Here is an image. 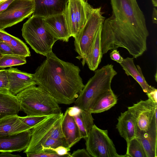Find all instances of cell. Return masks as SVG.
I'll return each instance as SVG.
<instances>
[{"instance_id": "1", "label": "cell", "mask_w": 157, "mask_h": 157, "mask_svg": "<svg viewBox=\"0 0 157 157\" xmlns=\"http://www.w3.org/2000/svg\"><path fill=\"white\" fill-rule=\"evenodd\" d=\"M79 67L58 58L52 51L33 74L36 85L59 104L74 102L84 88Z\"/></svg>"}, {"instance_id": "2", "label": "cell", "mask_w": 157, "mask_h": 157, "mask_svg": "<svg viewBox=\"0 0 157 157\" xmlns=\"http://www.w3.org/2000/svg\"><path fill=\"white\" fill-rule=\"evenodd\" d=\"M20 111L27 116H50L62 113L59 104L48 93L36 85L16 95Z\"/></svg>"}, {"instance_id": "3", "label": "cell", "mask_w": 157, "mask_h": 157, "mask_svg": "<svg viewBox=\"0 0 157 157\" xmlns=\"http://www.w3.org/2000/svg\"><path fill=\"white\" fill-rule=\"evenodd\" d=\"M117 72L112 64H108L95 71L74 102L81 110L89 111L96 100L111 89V84Z\"/></svg>"}, {"instance_id": "4", "label": "cell", "mask_w": 157, "mask_h": 157, "mask_svg": "<svg viewBox=\"0 0 157 157\" xmlns=\"http://www.w3.org/2000/svg\"><path fill=\"white\" fill-rule=\"evenodd\" d=\"M112 16L120 25L147 39L149 35L145 16L136 0H110Z\"/></svg>"}, {"instance_id": "5", "label": "cell", "mask_w": 157, "mask_h": 157, "mask_svg": "<svg viewBox=\"0 0 157 157\" xmlns=\"http://www.w3.org/2000/svg\"><path fill=\"white\" fill-rule=\"evenodd\" d=\"M44 17L32 16L24 23L21 29L26 42L36 53L47 56L52 51L56 39L46 29Z\"/></svg>"}, {"instance_id": "6", "label": "cell", "mask_w": 157, "mask_h": 157, "mask_svg": "<svg viewBox=\"0 0 157 157\" xmlns=\"http://www.w3.org/2000/svg\"><path fill=\"white\" fill-rule=\"evenodd\" d=\"M63 115L62 113L50 115L32 128L30 141L24 152H41V145L46 140L64 138L61 129Z\"/></svg>"}, {"instance_id": "7", "label": "cell", "mask_w": 157, "mask_h": 157, "mask_svg": "<svg viewBox=\"0 0 157 157\" xmlns=\"http://www.w3.org/2000/svg\"><path fill=\"white\" fill-rule=\"evenodd\" d=\"M101 7L94 8L84 25L74 38L75 51L78 55L76 58L83 62L89 53L94 39L98 29L102 26L105 18Z\"/></svg>"}, {"instance_id": "8", "label": "cell", "mask_w": 157, "mask_h": 157, "mask_svg": "<svg viewBox=\"0 0 157 157\" xmlns=\"http://www.w3.org/2000/svg\"><path fill=\"white\" fill-rule=\"evenodd\" d=\"M86 150L92 157H126L117 152L107 130H103L94 124L85 140Z\"/></svg>"}, {"instance_id": "9", "label": "cell", "mask_w": 157, "mask_h": 157, "mask_svg": "<svg viewBox=\"0 0 157 157\" xmlns=\"http://www.w3.org/2000/svg\"><path fill=\"white\" fill-rule=\"evenodd\" d=\"M94 9L87 0H68L64 13L70 37L78 35Z\"/></svg>"}, {"instance_id": "10", "label": "cell", "mask_w": 157, "mask_h": 157, "mask_svg": "<svg viewBox=\"0 0 157 157\" xmlns=\"http://www.w3.org/2000/svg\"><path fill=\"white\" fill-rule=\"evenodd\" d=\"M35 7L34 0H14L0 13V29L4 30L29 17Z\"/></svg>"}, {"instance_id": "11", "label": "cell", "mask_w": 157, "mask_h": 157, "mask_svg": "<svg viewBox=\"0 0 157 157\" xmlns=\"http://www.w3.org/2000/svg\"><path fill=\"white\" fill-rule=\"evenodd\" d=\"M128 109L135 122L136 134L147 132L154 122L157 121V103L149 99L133 104Z\"/></svg>"}, {"instance_id": "12", "label": "cell", "mask_w": 157, "mask_h": 157, "mask_svg": "<svg viewBox=\"0 0 157 157\" xmlns=\"http://www.w3.org/2000/svg\"><path fill=\"white\" fill-rule=\"evenodd\" d=\"M9 80V92L16 95L19 93L36 83L33 74L10 67L7 69Z\"/></svg>"}, {"instance_id": "13", "label": "cell", "mask_w": 157, "mask_h": 157, "mask_svg": "<svg viewBox=\"0 0 157 157\" xmlns=\"http://www.w3.org/2000/svg\"><path fill=\"white\" fill-rule=\"evenodd\" d=\"M44 21L47 30L56 39L68 41L71 37L64 13L44 18Z\"/></svg>"}, {"instance_id": "14", "label": "cell", "mask_w": 157, "mask_h": 157, "mask_svg": "<svg viewBox=\"0 0 157 157\" xmlns=\"http://www.w3.org/2000/svg\"><path fill=\"white\" fill-rule=\"evenodd\" d=\"M31 136V130L9 136H0V152H21L28 147Z\"/></svg>"}, {"instance_id": "15", "label": "cell", "mask_w": 157, "mask_h": 157, "mask_svg": "<svg viewBox=\"0 0 157 157\" xmlns=\"http://www.w3.org/2000/svg\"><path fill=\"white\" fill-rule=\"evenodd\" d=\"M34 16L44 18L63 13L68 0H34Z\"/></svg>"}, {"instance_id": "16", "label": "cell", "mask_w": 157, "mask_h": 157, "mask_svg": "<svg viewBox=\"0 0 157 157\" xmlns=\"http://www.w3.org/2000/svg\"><path fill=\"white\" fill-rule=\"evenodd\" d=\"M31 129L19 118L18 115L0 119V136H9Z\"/></svg>"}, {"instance_id": "17", "label": "cell", "mask_w": 157, "mask_h": 157, "mask_svg": "<svg viewBox=\"0 0 157 157\" xmlns=\"http://www.w3.org/2000/svg\"><path fill=\"white\" fill-rule=\"evenodd\" d=\"M61 129L68 147L70 148L82 139L74 117L69 115L67 109L63 115Z\"/></svg>"}, {"instance_id": "18", "label": "cell", "mask_w": 157, "mask_h": 157, "mask_svg": "<svg viewBox=\"0 0 157 157\" xmlns=\"http://www.w3.org/2000/svg\"><path fill=\"white\" fill-rule=\"evenodd\" d=\"M117 120L116 128L120 136L126 142L136 137V129L135 122L128 109L121 113Z\"/></svg>"}, {"instance_id": "19", "label": "cell", "mask_w": 157, "mask_h": 157, "mask_svg": "<svg viewBox=\"0 0 157 157\" xmlns=\"http://www.w3.org/2000/svg\"><path fill=\"white\" fill-rule=\"evenodd\" d=\"M120 64L126 75L132 77L139 84L144 92L147 93L155 88L148 84L140 66H135L133 58L128 57L124 59Z\"/></svg>"}, {"instance_id": "20", "label": "cell", "mask_w": 157, "mask_h": 157, "mask_svg": "<svg viewBox=\"0 0 157 157\" xmlns=\"http://www.w3.org/2000/svg\"><path fill=\"white\" fill-rule=\"evenodd\" d=\"M102 27L97 32L90 51L82 63L83 66L86 63L91 71H95L101 61L102 55L101 36Z\"/></svg>"}, {"instance_id": "21", "label": "cell", "mask_w": 157, "mask_h": 157, "mask_svg": "<svg viewBox=\"0 0 157 157\" xmlns=\"http://www.w3.org/2000/svg\"><path fill=\"white\" fill-rule=\"evenodd\" d=\"M157 121L153 123L149 130L146 132L136 134L142 143L147 154V157H157Z\"/></svg>"}, {"instance_id": "22", "label": "cell", "mask_w": 157, "mask_h": 157, "mask_svg": "<svg viewBox=\"0 0 157 157\" xmlns=\"http://www.w3.org/2000/svg\"><path fill=\"white\" fill-rule=\"evenodd\" d=\"M20 109L16 96L0 92V119L10 115H18Z\"/></svg>"}, {"instance_id": "23", "label": "cell", "mask_w": 157, "mask_h": 157, "mask_svg": "<svg viewBox=\"0 0 157 157\" xmlns=\"http://www.w3.org/2000/svg\"><path fill=\"white\" fill-rule=\"evenodd\" d=\"M117 97L112 89L104 93L95 101L89 112L92 113H97L106 111L115 105Z\"/></svg>"}, {"instance_id": "24", "label": "cell", "mask_w": 157, "mask_h": 157, "mask_svg": "<svg viewBox=\"0 0 157 157\" xmlns=\"http://www.w3.org/2000/svg\"><path fill=\"white\" fill-rule=\"evenodd\" d=\"M89 111L82 110L78 115L73 117L78 127L81 138L86 140L94 124V119Z\"/></svg>"}, {"instance_id": "25", "label": "cell", "mask_w": 157, "mask_h": 157, "mask_svg": "<svg viewBox=\"0 0 157 157\" xmlns=\"http://www.w3.org/2000/svg\"><path fill=\"white\" fill-rule=\"evenodd\" d=\"M127 144L126 157H147L142 143L137 137L127 142Z\"/></svg>"}, {"instance_id": "26", "label": "cell", "mask_w": 157, "mask_h": 157, "mask_svg": "<svg viewBox=\"0 0 157 157\" xmlns=\"http://www.w3.org/2000/svg\"><path fill=\"white\" fill-rule=\"evenodd\" d=\"M7 44L11 47L14 55L26 58L30 56L29 48L22 40L18 38L13 36L11 41Z\"/></svg>"}, {"instance_id": "27", "label": "cell", "mask_w": 157, "mask_h": 157, "mask_svg": "<svg viewBox=\"0 0 157 157\" xmlns=\"http://www.w3.org/2000/svg\"><path fill=\"white\" fill-rule=\"evenodd\" d=\"M26 63V57L15 55H4L0 59V68L21 65Z\"/></svg>"}, {"instance_id": "28", "label": "cell", "mask_w": 157, "mask_h": 157, "mask_svg": "<svg viewBox=\"0 0 157 157\" xmlns=\"http://www.w3.org/2000/svg\"><path fill=\"white\" fill-rule=\"evenodd\" d=\"M49 116L19 117V119L31 129Z\"/></svg>"}, {"instance_id": "29", "label": "cell", "mask_w": 157, "mask_h": 157, "mask_svg": "<svg viewBox=\"0 0 157 157\" xmlns=\"http://www.w3.org/2000/svg\"><path fill=\"white\" fill-rule=\"evenodd\" d=\"M60 146L68 147L65 138L62 139H50L46 140L41 144V151L42 149L45 148H55Z\"/></svg>"}, {"instance_id": "30", "label": "cell", "mask_w": 157, "mask_h": 157, "mask_svg": "<svg viewBox=\"0 0 157 157\" xmlns=\"http://www.w3.org/2000/svg\"><path fill=\"white\" fill-rule=\"evenodd\" d=\"M70 150V148L68 147L60 146L55 148H45L42 149L41 152H54L61 157H71V154L69 152Z\"/></svg>"}, {"instance_id": "31", "label": "cell", "mask_w": 157, "mask_h": 157, "mask_svg": "<svg viewBox=\"0 0 157 157\" xmlns=\"http://www.w3.org/2000/svg\"><path fill=\"white\" fill-rule=\"evenodd\" d=\"M9 80L7 70H0V92L8 93Z\"/></svg>"}, {"instance_id": "32", "label": "cell", "mask_w": 157, "mask_h": 157, "mask_svg": "<svg viewBox=\"0 0 157 157\" xmlns=\"http://www.w3.org/2000/svg\"><path fill=\"white\" fill-rule=\"evenodd\" d=\"M26 154L28 157H61L54 152L44 151L37 153H27Z\"/></svg>"}, {"instance_id": "33", "label": "cell", "mask_w": 157, "mask_h": 157, "mask_svg": "<svg viewBox=\"0 0 157 157\" xmlns=\"http://www.w3.org/2000/svg\"><path fill=\"white\" fill-rule=\"evenodd\" d=\"M0 51L2 55H14L10 46L7 43L0 41Z\"/></svg>"}, {"instance_id": "34", "label": "cell", "mask_w": 157, "mask_h": 157, "mask_svg": "<svg viewBox=\"0 0 157 157\" xmlns=\"http://www.w3.org/2000/svg\"><path fill=\"white\" fill-rule=\"evenodd\" d=\"M92 157L86 149H78L73 151L71 157Z\"/></svg>"}, {"instance_id": "35", "label": "cell", "mask_w": 157, "mask_h": 157, "mask_svg": "<svg viewBox=\"0 0 157 157\" xmlns=\"http://www.w3.org/2000/svg\"><path fill=\"white\" fill-rule=\"evenodd\" d=\"M110 58L119 64L123 61L124 58L121 56L117 49L113 50L110 54Z\"/></svg>"}, {"instance_id": "36", "label": "cell", "mask_w": 157, "mask_h": 157, "mask_svg": "<svg viewBox=\"0 0 157 157\" xmlns=\"http://www.w3.org/2000/svg\"><path fill=\"white\" fill-rule=\"evenodd\" d=\"M13 36L4 30L0 29V41L7 43L11 41Z\"/></svg>"}, {"instance_id": "37", "label": "cell", "mask_w": 157, "mask_h": 157, "mask_svg": "<svg viewBox=\"0 0 157 157\" xmlns=\"http://www.w3.org/2000/svg\"><path fill=\"white\" fill-rule=\"evenodd\" d=\"M67 109L69 115L73 117L79 114L82 110L76 105L68 108Z\"/></svg>"}, {"instance_id": "38", "label": "cell", "mask_w": 157, "mask_h": 157, "mask_svg": "<svg viewBox=\"0 0 157 157\" xmlns=\"http://www.w3.org/2000/svg\"><path fill=\"white\" fill-rule=\"evenodd\" d=\"M148 99L155 103H157V90L155 88L151 91L146 93Z\"/></svg>"}, {"instance_id": "39", "label": "cell", "mask_w": 157, "mask_h": 157, "mask_svg": "<svg viewBox=\"0 0 157 157\" xmlns=\"http://www.w3.org/2000/svg\"><path fill=\"white\" fill-rule=\"evenodd\" d=\"M14 0H5L0 4V13L6 10Z\"/></svg>"}, {"instance_id": "40", "label": "cell", "mask_w": 157, "mask_h": 157, "mask_svg": "<svg viewBox=\"0 0 157 157\" xmlns=\"http://www.w3.org/2000/svg\"><path fill=\"white\" fill-rule=\"evenodd\" d=\"M0 157H19L21 156L19 155H13L10 152H3L0 154Z\"/></svg>"}, {"instance_id": "41", "label": "cell", "mask_w": 157, "mask_h": 157, "mask_svg": "<svg viewBox=\"0 0 157 157\" xmlns=\"http://www.w3.org/2000/svg\"><path fill=\"white\" fill-rule=\"evenodd\" d=\"M152 21L153 23H157V10L155 7L153 8L152 13Z\"/></svg>"}, {"instance_id": "42", "label": "cell", "mask_w": 157, "mask_h": 157, "mask_svg": "<svg viewBox=\"0 0 157 157\" xmlns=\"http://www.w3.org/2000/svg\"><path fill=\"white\" fill-rule=\"evenodd\" d=\"M153 5L155 7L157 6V0H151Z\"/></svg>"}, {"instance_id": "43", "label": "cell", "mask_w": 157, "mask_h": 157, "mask_svg": "<svg viewBox=\"0 0 157 157\" xmlns=\"http://www.w3.org/2000/svg\"><path fill=\"white\" fill-rule=\"evenodd\" d=\"M5 0H0V4Z\"/></svg>"}, {"instance_id": "44", "label": "cell", "mask_w": 157, "mask_h": 157, "mask_svg": "<svg viewBox=\"0 0 157 157\" xmlns=\"http://www.w3.org/2000/svg\"><path fill=\"white\" fill-rule=\"evenodd\" d=\"M2 54L1 52L0 51V59H1V58L2 57Z\"/></svg>"}, {"instance_id": "45", "label": "cell", "mask_w": 157, "mask_h": 157, "mask_svg": "<svg viewBox=\"0 0 157 157\" xmlns=\"http://www.w3.org/2000/svg\"><path fill=\"white\" fill-rule=\"evenodd\" d=\"M155 75V78H156L155 80H156V79H156V77H157V73L156 72V73Z\"/></svg>"}]
</instances>
